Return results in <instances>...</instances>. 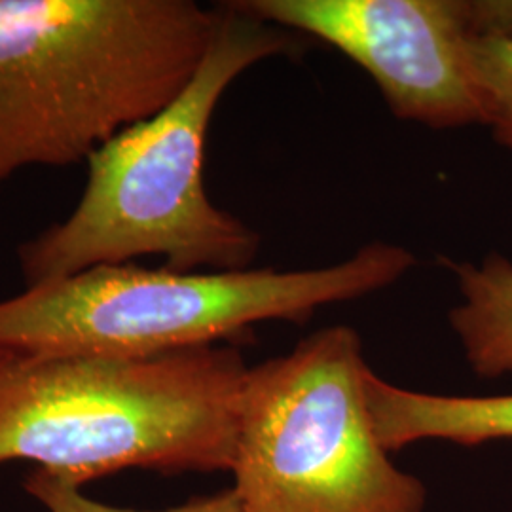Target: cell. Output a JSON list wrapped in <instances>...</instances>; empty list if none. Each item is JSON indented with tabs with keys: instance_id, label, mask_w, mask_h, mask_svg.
<instances>
[{
	"instance_id": "cell-1",
	"label": "cell",
	"mask_w": 512,
	"mask_h": 512,
	"mask_svg": "<svg viewBox=\"0 0 512 512\" xmlns=\"http://www.w3.org/2000/svg\"><path fill=\"white\" fill-rule=\"evenodd\" d=\"M219 8L217 33L183 92L97 148L73 211L19 245L25 287L143 256H160L179 272L253 268L260 234L207 196L205 143L239 76L293 54L296 42L234 0Z\"/></svg>"
},
{
	"instance_id": "cell-2",
	"label": "cell",
	"mask_w": 512,
	"mask_h": 512,
	"mask_svg": "<svg viewBox=\"0 0 512 512\" xmlns=\"http://www.w3.org/2000/svg\"><path fill=\"white\" fill-rule=\"evenodd\" d=\"M219 19L192 0H0V186L88 162L167 107Z\"/></svg>"
},
{
	"instance_id": "cell-3",
	"label": "cell",
	"mask_w": 512,
	"mask_h": 512,
	"mask_svg": "<svg viewBox=\"0 0 512 512\" xmlns=\"http://www.w3.org/2000/svg\"><path fill=\"white\" fill-rule=\"evenodd\" d=\"M249 366L232 344L152 357L0 353V463L84 488L128 469L230 471Z\"/></svg>"
},
{
	"instance_id": "cell-4",
	"label": "cell",
	"mask_w": 512,
	"mask_h": 512,
	"mask_svg": "<svg viewBox=\"0 0 512 512\" xmlns=\"http://www.w3.org/2000/svg\"><path fill=\"white\" fill-rule=\"evenodd\" d=\"M414 264L406 247L374 241L300 270L97 266L0 300V353L152 357L222 346L258 323H304L323 306L384 291Z\"/></svg>"
},
{
	"instance_id": "cell-5",
	"label": "cell",
	"mask_w": 512,
	"mask_h": 512,
	"mask_svg": "<svg viewBox=\"0 0 512 512\" xmlns=\"http://www.w3.org/2000/svg\"><path fill=\"white\" fill-rule=\"evenodd\" d=\"M368 370L346 325L249 366L230 469L243 512H423L425 488L376 435Z\"/></svg>"
},
{
	"instance_id": "cell-6",
	"label": "cell",
	"mask_w": 512,
	"mask_h": 512,
	"mask_svg": "<svg viewBox=\"0 0 512 512\" xmlns=\"http://www.w3.org/2000/svg\"><path fill=\"white\" fill-rule=\"evenodd\" d=\"M281 29L317 38L359 65L404 122L482 126L465 0H234Z\"/></svg>"
},
{
	"instance_id": "cell-7",
	"label": "cell",
	"mask_w": 512,
	"mask_h": 512,
	"mask_svg": "<svg viewBox=\"0 0 512 512\" xmlns=\"http://www.w3.org/2000/svg\"><path fill=\"white\" fill-rule=\"evenodd\" d=\"M366 403L376 435L387 452L420 440L475 446L512 439V395H435L389 384L366 372Z\"/></svg>"
},
{
	"instance_id": "cell-8",
	"label": "cell",
	"mask_w": 512,
	"mask_h": 512,
	"mask_svg": "<svg viewBox=\"0 0 512 512\" xmlns=\"http://www.w3.org/2000/svg\"><path fill=\"white\" fill-rule=\"evenodd\" d=\"M458 285L450 325L480 378L512 374V260L488 253L478 262L440 258Z\"/></svg>"
},
{
	"instance_id": "cell-9",
	"label": "cell",
	"mask_w": 512,
	"mask_h": 512,
	"mask_svg": "<svg viewBox=\"0 0 512 512\" xmlns=\"http://www.w3.org/2000/svg\"><path fill=\"white\" fill-rule=\"evenodd\" d=\"M471 55L482 101V126L512 152V40L473 35Z\"/></svg>"
},
{
	"instance_id": "cell-10",
	"label": "cell",
	"mask_w": 512,
	"mask_h": 512,
	"mask_svg": "<svg viewBox=\"0 0 512 512\" xmlns=\"http://www.w3.org/2000/svg\"><path fill=\"white\" fill-rule=\"evenodd\" d=\"M23 488L48 512H243L232 488L219 494L194 497L184 505L164 511H137L95 501L84 494L80 486L40 469H31L25 475Z\"/></svg>"
},
{
	"instance_id": "cell-11",
	"label": "cell",
	"mask_w": 512,
	"mask_h": 512,
	"mask_svg": "<svg viewBox=\"0 0 512 512\" xmlns=\"http://www.w3.org/2000/svg\"><path fill=\"white\" fill-rule=\"evenodd\" d=\"M465 6L473 35L512 40V0H465Z\"/></svg>"
}]
</instances>
